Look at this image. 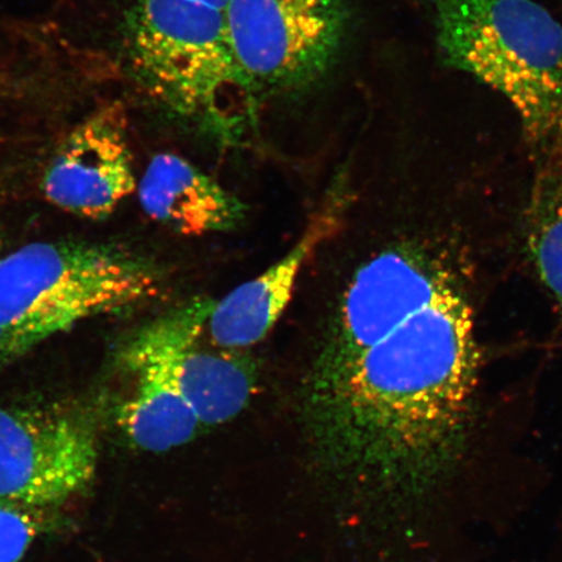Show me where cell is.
Segmentation results:
<instances>
[{"label":"cell","mask_w":562,"mask_h":562,"mask_svg":"<svg viewBox=\"0 0 562 562\" xmlns=\"http://www.w3.org/2000/svg\"><path fill=\"white\" fill-rule=\"evenodd\" d=\"M480 375L472 301L451 259L407 240L362 263L302 385L316 462L386 501L430 492L467 440Z\"/></svg>","instance_id":"6da1fadb"},{"label":"cell","mask_w":562,"mask_h":562,"mask_svg":"<svg viewBox=\"0 0 562 562\" xmlns=\"http://www.w3.org/2000/svg\"><path fill=\"white\" fill-rule=\"evenodd\" d=\"M156 265L115 244L33 243L0 257V367L95 316L158 296Z\"/></svg>","instance_id":"7a4b0ae2"},{"label":"cell","mask_w":562,"mask_h":562,"mask_svg":"<svg viewBox=\"0 0 562 562\" xmlns=\"http://www.w3.org/2000/svg\"><path fill=\"white\" fill-rule=\"evenodd\" d=\"M439 58L502 94L533 149L562 146V25L536 0H430Z\"/></svg>","instance_id":"3957f363"},{"label":"cell","mask_w":562,"mask_h":562,"mask_svg":"<svg viewBox=\"0 0 562 562\" xmlns=\"http://www.w3.org/2000/svg\"><path fill=\"white\" fill-rule=\"evenodd\" d=\"M133 69L154 100L231 138L235 102L252 88L232 50L226 13L191 0H137L126 15Z\"/></svg>","instance_id":"277c9868"},{"label":"cell","mask_w":562,"mask_h":562,"mask_svg":"<svg viewBox=\"0 0 562 562\" xmlns=\"http://www.w3.org/2000/svg\"><path fill=\"white\" fill-rule=\"evenodd\" d=\"M100 432L81 407H0V503L47 513L82 494L100 463Z\"/></svg>","instance_id":"5b68a950"},{"label":"cell","mask_w":562,"mask_h":562,"mask_svg":"<svg viewBox=\"0 0 562 562\" xmlns=\"http://www.w3.org/2000/svg\"><path fill=\"white\" fill-rule=\"evenodd\" d=\"M232 50L252 90H297L322 79L341 52L348 0H231Z\"/></svg>","instance_id":"8992f818"},{"label":"cell","mask_w":562,"mask_h":562,"mask_svg":"<svg viewBox=\"0 0 562 562\" xmlns=\"http://www.w3.org/2000/svg\"><path fill=\"white\" fill-rule=\"evenodd\" d=\"M178 327L176 307L139 327L119 351V371L128 379L132 390L119 405L117 425L132 445L144 452H170L203 432L175 375Z\"/></svg>","instance_id":"52a82bcc"},{"label":"cell","mask_w":562,"mask_h":562,"mask_svg":"<svg viewBox=\"0 0 562 562\" xmlns=\"http://www.w3.org/2000/svg\"><path fill=\"white\" fill-rule=\"evenodd\" d=\"M137 188L124 111L108 105L70 132L44 176L45 196L69 214L100 221Z\"/></svg>","instance_id":"ba28073f"},{"label":"cell","mask_w":562,"mask_h":562,"mask_svg":"<svg viewBox=\"0 0 562 562\" xmlns=\"http://www.w3.org/2000/svg\"><path fill=\"white\" fill-rule=\"evenodd\" d=\"M348 205L346 186L335 184L300 240L280 261L215 301L205 328L211 346L245 350L270 334L290 304L302 267L341 228Z\"/></svg>","instance_id":"9c48e42d"},{"label":"cell","mask_w":562,"mask_h":562,"mask_svg":"<svg viewBox=\"0 0 562 562\" xmlns=\"http://www.w3.org/2000/svg\"><path fill=\"white\" fill-rule=\"evenodd\" d=\"M215 301L194 299L179 306L173 369L178 385L203 431L229 424L256 395L258 369L244 350L209 349L201 341Z\"/></svg>","instance_id":"30bf717a"},{"label":"cell","mask_w":562,"mask_h":562,"mask_svg":"<svg viewBox=\"0 0 562 562\" xmlns=\"http://www.w3.org/2000/svg\"><path fill=\"white\" fill-rule=\"evenodd\" d=\"M137 189L145 213L184 236L236 229L248 211L237 195L201 168L170 153L151 159Z\"/></svg>","instance_id":"8fae6325"},{"label":"cell","mask_w":562,"mask_h":562,"mask_svg":"<svg viewBox=\"0 0 562 562\" xmlns=\"http://www.w3.org/2000/svg\"><path fill=\"white\" fill-rule=\"evenodd\" d=\"M525 243L540 283L562 306V146L548 154L531 188Z\"/></svg>","instance_id":"7c38bea8"},{"label":"cell","mask_w":562,"mask_h":562,"mask_svg":"<svg viewBox=\"0 0 562 562\" xmlns=\"http://www.w3.org/2000/svg\"><path fill=\"white\" fill-rule=\"evenodd\" d=\"M47 513L0 503V562H23L31 548L50 530Z\"/></svg>","instance_id":"4fadbf2b"},{"label":"cell","mask_w":562,"mask_h":562,"mask_svg":"<svg viewBox=\"0 0 562 562\" xmlns=\"http://www.w3.org/2000/svg\"><path fill=\"white\" fill-rule=\"evenodd\" d=\"M196 4L209 7L211 10L220 11L226 13L231 0H191Z\"/></svg>","instance_id":"5bb4252c"}]
</instances>
